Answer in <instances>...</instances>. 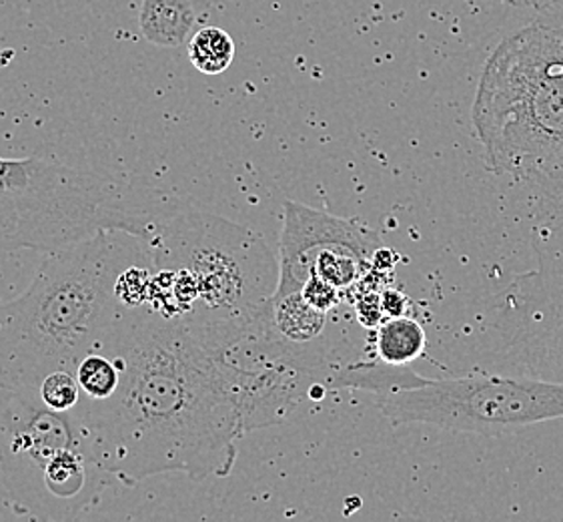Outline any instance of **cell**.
Here are the masks:
<instances>
[{
  "instance_id": "cell-5",
  "label": "cell",
  "mask_w": 563,
  "mask_h": 522,
  "mask_svg": "<svg viewBox=\"0 0 563 522\" xmlns=\"http://www.w3.org/2000/svg\"><path fill=\"white\" fill-rule=\"evenodd\" d=\"M0 477L14 512L51 522L75 521L114 480L79 416L45 406L36 387H0Z\"/></svg>"
},
{
  "instance_id": "cell-17",
  "label": "cell",
  "mask_w": 563,
  "mask_h": 522,
  "mask_svg": "<svg viewBox=\"0 0 563 522\" xmlns=\"http://www.w3.org/2000/svg\"><path fill=\"white\" fill-rule=\"evenodd\" d=\"M355 314L357 322L363 328L375 329L385 319L384 307H382V292H375L372 287L355 290Z\"/></svg>"
},
{
  "instance_id": "cell-18",
  "label": "cell",
  "mask_w": 563,
  "mask_h": 522,
  "mask_svg": "<svg viewBox=\"0 0 563 522\" xmlns=\"http://www.w3.org/2000/svg\"><path fill=\"white\" fill-rule=\"evenodd\" d=\"M382 307H384L385 318L409 316V297L395 287H385L382 292Z\"/></svg>"
},
{
  "instance_id": "cell-1",
  "label": "cell",
  "mask_w": 563,
  "mask_h": 522,
  "mask_svg": "<svg viewBox=\"0 0 563 522\" xmlns=\"http://www.w3.org/2000/svg\"><path fill=\"white\" fill-rule=\"evenodd\" d=\"M92 348L121 368L113 396L73 410L99 465L124 485L180 472L227 477L245 436L235 404L192 329L143 306H121Z\"/></svg>"
},
{
  "instance_id": "cell-4",
  "label": "cell",
  "mask_w": 563,
  "mask_h": 522,
  "mask_svg": "<svg viewBox=\"0 0 563 522\" xmlns=\"http://www.w3.org/2000/svg\"><path fill=\"white\" fill-rule=\"evenodd\" d=\"M158 192L82 173L43 157H0V248L67 250L101 231L148 241L175 207Z\"/></svg>"
},
{
  "instance_id": "cell-6",
  "label": "cell",
  "mask_w": 563,
  "mask_h": 522,
  "mask_svg": "<svg viewBox=\"0 0 563 522\" xmlns=\"http://www.w3.org/2000/svg\"><path fill=\"white\" fill-rule=\"evenodd\" d=\"M145 243L153 268H179L197 284L195 312L180 322L247 318L277 292L275 253L257 233L225 217L175 205Z\"/></svg>"
},
{
  "instance_id": "cell-16",
  "label": "cell",
  "mask_w": 563,
  "mask_h": 522,
  "mask_svg": "<svg viewBox=\"0 0 563 522\" xmlns=\"http://www.w3.org/2000/svg\"><path fill=\"white\" fill-rule=\"evenodd\" d=\"M301 294H303L305 300L311 306H316L317 309H323V312H335V309L343 306V300H345L343 292H339L338 287L327 284L317 275H311L305 282L303 287H301Z\"/></svg>"
},
{
  "instance_id": "cell-7",
  "label": "cell",
  "mask_w": 563,
  "mask_h": 522,
  "mask_svg": "<svg viewBox=\"0 0 563 522\" xmlns=\"http://www.w3.org/2000/svg\"><path fill=\"white\" fill-rule=\"evenodd\" d=\"M375 398L394 426L419 422L443 431L496 434L563 418V384L528 376L428 378L421 387Z\"/></svg>"
},
{
  "instance_id": "cell-10",
  "label": "cell",
  "mask_w": 563,
  "mask_h": 522,
  "mask_svg": "<svg viewBox=\"0 0 563 522\" xmlns=\"http://www.w3.org/2000/svg\"><path fill=\"white\" fill-rule=\"evenodd\" d=\"M197 14L191 0H145L139 14L141 33L157 46L189 43Z\"/></svg>"
},
{
  "instance_id": "cell-12",
  "label": "cell",
  "mask_w": 563,
  "mask_h": 522,
  "mask_svg": "<svg viewBox=\"0 0 563 522\" xmlns=\"http://www.w3.org/2000/svg\"><path fill=\"white\" fill-rule=\"evenodd\" d=\"M428 346V334L413 316L385 318L375 328V356L389 366H411Z\"/></svg>"
},
{
  "instance_id": "cell-11",
  "label": "cell",
  "mask_w": 563,
  "mask_h": 522,
  "mask_svg": "<svg viewBox=\"0 0 563 522\" xmlns=\"http://www.w3.org/2000/svg\"><path fill=\"white\" fill-rule=\"evenodd\" d=\"M523 216L536 228L563 226V163L518 182Z\"/></svg>"
},
{
  "instance_id": "cell-13",
  "label": "cell",
  "mask_w": 563,
  "mask_h": 522,
  "mask_svg": "<svg viewBox=\"0 0 563 522\" xmlns=\"http://www.w3.org/2000/svg\"><path fill=\"white\" fill-rule=\"evenodd\" d=\"M80 392L85 400L101 402L113 396L121 382V368L113 356L101 348H90L75 366Z\"/></svg>"
},
{
  "instance_id": "cell-14",
  "label": "cell",
  "mask_w": 563,
  "mask_h": 522,
  "mask_svg": "<svg viewBox=\"0 0 563 522\" xmlns=\"http://www.w3.org/2000/svg\"><path fill=\"white\" fill-rule=\"evenodd\" d=\"M189 58L199 73L221 75L235 58V43L223 29L203 26L189 39Z\"/></svg>"
},
{
  "instance_id": "cell-8",
  "label": "cell",
  "mask_w": 563,
  "mask_h": 522,
  "mask_svg": "<svg viewBox=\"0 0 563 522\" xmlns=\"http://www.w3.org/2000/svg\"><path fill=\"white\" fill-rule=\"evenodd\" d=\"M538 268L499 295L494 368L563 384V226L533 229Z\"/></svg>"
},
{
  "instance_id": "cell-3",
  "label": "cell",
  "mask_w": 563,
  "mask_h": 522,
  "mask_svg": "<svg viewBox=\"0 0 563 522\" xmlns=\"http://www.w3.org/2000/svg\"><path fill=\"white\" fill-rule=\"evenodd\" d=\"M485 165L530 180L563 163V29L533 23L492 53L472 109Z\"/></svg>"
},
{
  "instance_id": "cell-9",
  "label": "cell",
  "mask_w": 563,
  "mask_h": 522,
  "mask_svg": "<svg viewBox=\"0 0 563 522\" xmlns=\"http://www.w3.org/2000/svg\"><path fill=\"white\" fill-rule=\"evenodd\" d=\"M384 248L377 231L353 219L329 216L297 202H285L279 239V285L275 294L301 292L317 275L345 295L355 294Z\"/></svg>"
},
{
  "instance_id": "cell-19",
  "label": "cell",
  "mask_w": 563,
  "mask_h": 522,
  "mask_svg": "<svg viewBox=\"0 0 563 522\" xmlns=\"http://www.w3.org/2000/svg\"><path fill=\"white\" fill-rule=\"evenodd\" d=\"M509 4H519V7H531V0H506Z\"/></svg>"
},
{
  "instance_id": "cell-2",
  "label": "cell",
  "mask_w": 563,
  "mask_h": 522,
  "mask_svg": "<svg viewBox=\"0 0 563 522\" xmlns=\"http://www.w3.org/2000/svg\"><path fill=\"white\" fill-rule=\"evenodd\" d=\"M148 260L147 243L126 231L48 253L26 292L0 300V387H36L55 370H75L123 306L121 273Z\"/></svg>"
},
{
  "instance_id": "cell-15",
  "label": "cell",
  "mask_w": 563,
  "mask_h": 522,
  "mask_svg": "<svg viewBox=\"0 0 563 522\" xmlns=\"http://www.w3.org/2000/svg\"><path fill=\"white\" fill-rule=\"evenodd\" d=\"M36 392L45 406L57 412H73L79 406L82 398L77 374L75 370H68V368H60L46 374L36 384Z\"/></svg>"
}]
</instances>
